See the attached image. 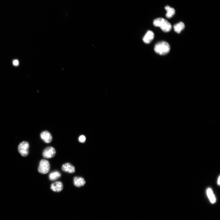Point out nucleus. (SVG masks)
Masks as SVG:
<instances>
[{"label": "nucleus", "instance_id": "5", "mask_svg": "<svg viewBox=\"0 0 220 220\" xmlns=\"http://www.w3.org/2000/svg\"><path fill=\"white\" fill-rule=\"evenodd\" d=\"M56 151L53 147L49 146L45 148L43 153V157L46 158L50 159L55 155Z\"/></svg>", "mask_w": 220, "mask_h": 220}, {"label": "nucleus", "instance_id": "8", "mask_svg": "<svg viewBox=\"0 0 220 220\" xmlns=\"http://www.w3.org/2000/svg\"><path fill=\"white\" fill-rule=\"evenodd\" d=\"M62 169L64 172L70 174L74 173L75 172V166L69 163L63 164L62 166Z\"/></svg>", "mask_w": 220, "mask_h": 220}, {"label": "nucleus", "instance_id": "16", "mask_svg": "<svg viewBox=\"0 0 220 220\" xmlns=\"http://www.w3.org/2000/svg\"><path fill=\"white\" fill-rule=\"evenodd\" d=\"M13 64L15 66H17L19 64V62L17 60H15L13 62Z\"/></svg>", "mask_w": 220, "mask_h": 220}, {"label": "nucleus", "instance_id": "11", "mask_svg": "<svg viewBox=\"0 0 220 220\" xmlns=\"http://www.w3.org/2000/svg\"><path fill=\"white\" fill-rule=\"evenodd\" d=\"M165 9L167 11L166 16L168 18H169L172 17L175 13V10L174 8L169 6L165 7Z\"/></svg>", "mask_w": 220, "mask_h": 220}, {"label": "nucleus", "instance_id": "7", "mask_svg": "<svg viewBox=\"0 0 220 220\" xmlns=\"http://www.w3.org/2000/svg\"><path fill=\"white\" fill-rule=\"evenodd\" d=\"M41 139L46 143H50L52 140V137L51 134L47 131H44L41 134Z\"/></svg>", "mask_w": 220, "mask_h": 220}, {"label": "nucleus", "instance_id": "6", "mask_svg": "<svg viewBox=\"0 0 220 220\" xmlns=\"http://www.w3.org/2000/svg\"><path fill=\"white\" fill-rule=\"evenodd\" d=\"M63 188V183L61 181L55 182L51 185V189L55 192H59L62 191Z\"/></svg>", "mask_w": 220, "mask_h": 220}, {"label": "nucleus", "instance_id": "13", "mask_svg": "<svg viewBox=\"0 0 220 220\" xmlns=\"http://www.w3.org/2000/svg\"><path fill=\"white\" fill-rule=\"evenodd\" d=\"M61 176V174L58 171H55L50 173L49 175V178L50 180L54 181L58 179Z\"/></svg>", "mask_w": 220, "mask_h": 220}, {"label": "nucleus", "instance_id": "4", "mask_svg": "<svg viewBox=\"0 0 220 220\" xmlns=\"http://www.w3.org/2000/svg\"><path fill=\"white\" fill-rule=\"evenodd\" d=\"M29 144L27 142L24 141L21 142L18 146L19 153L23 157H26L29 154Z\"/></svg>", "mask_w": 220, "mask_h": 220}, {"label": "nucleus", "instance_id": "14", "mask_svg": "<svg viewBox=\"0 0 220 220\" xmlns=\"http://www.w3.org/2000/svg\"><path fill=\"white\" fill-rule=\"evenodd\" d=\"M207 194L211 202L212 203H214L216 202V199L211 189L208 188L207 189Z\"/></svg>", "mask_w": 220, "mask_h": 220}, {"label": "nucleus", "instance_id": "1", "mask_svg": "<svg viewBox=\"0 0 220 220\" xmlns=\"http://www.w3.org/2000/svg\"><path fill=\"white\" fill-rule=\"evenodd\" d=\"M153 24L155 27H160L165 32H170L172 28L171 24L166 20L163 18H158L154 20Z\"/></svg>", "mask_w": 220, "mask_h": 220}, {"label": "nucleus", "instance_id": "15", "mask_svg": "<svg viewBox=\"0 0 220 220\" xmlns=\"http://www.w3.org/2000/svg\"><path fill=\"white\" fill-rule=\"evenodd\" d=\"M86 140V137L83 135H81L80 137L79 138V141L80 142L83 143L85 142Z\"/></svg>", "mask_w": 220, "mask_h": 220}, {"label": "nucleus", "instance_id": "3", "mask_svg": "<svg viewBox=\"0 0 220 220\" xmlns=\"http://www.w3.org/2000/svg\"><path fill=\"white\" fill-rule=\"evenodd\" d=\"M50 168V165L48 160L43 159L41 161L38 168L39 173L42 174H46L49 172Z\"/></svg>", "mask_w": 220, "mask_h": 220}, {"label": "nucleus", "instance_id": "2", "mask_svg": "<svg viewBox=\"0 0 220 220\" xmlns=\"http://www.w3.org/2000/svg\"><path fill=\"white\" fill-rule=\"evenodd\" d=\"M154 49L157 53L161 55H165L169 52L170 47L167 42L162 41L155 45Z\"/></svg>", "mask_w": 220, "mask_h": 220}, {"label": "nucleus", "instance_id": "12", "mask_svg": "<svg viewBox=\"0 0 220 220\" xmlns=\"http://www.w3.org/2000/svg\"><path fill=\"white\" fill-rule=\"evenodd\" d=\"M185 27L184 23L180 22L175 24L174 26L175 31L178 33H180L182 30L184 29Z\"/></svg>", "mask_w": 220, "mask_h": 220}, {"label": "nucleus", "instance_id": "10", "mask_svg": "<svg viewBox=\"0 0 220 220\" xmlns=\"http://www.w3.org/2000/svg\"><path fill=\"white\" fill-rule=\"evenodd\" d=\"M85 183V179L81 177L76 176L73 178V184L77 187L80 188L83 186Z\"/></svg>", "mask_w": 220, "mask_h": 220}, {"label": "nucleus", "instance_id": "9", "mask_svg": "<svg viewBox=\"0 0 220 220\" xmlns=\"http://www.w3.org/2000/svg\"><path fill=\"white\" fill-rule=\"evenodd\" d=\"M154 37V32L151 31H148L144 37L143 41L145 43L149 44L153 41Z\"/></svg>", "mask_w": 220, "mask_h": 220}, {"label": "nucleus", "instance_id": "17", "mask_svg": "<svg viewBox=\"0 0 220 220\" xmlns=\"http://www.w3.org/2000/svg\"><path fill=\"white\" fill-rule=\"evenodd\" d=\"M220 176L219 177L218 180V183L219 185H220Z\"/></svg>", "mask_w": 220, "mask_h": 220}]
</instances>
